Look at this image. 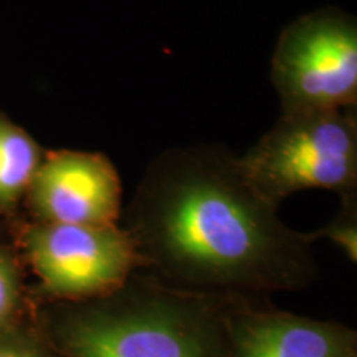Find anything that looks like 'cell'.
I'll use <instances>...</instances> for the list:
<instances>
[{"label":"cell","mask_w":357,"mask_h":357,"mask_svg":"<svg viewBox=\"0 0 357 357\" xmlns=\"http://www.w3.org/2000/svg\"><path fill=\"white\" fill-rule=\"evenodd\" d=\"M35 215L43 223L111 225L123 208L121 178L101 153L58 151L47 155L29 187Z\"/></svg>","instance_id":"obj_6"},{"label":"cell","mask_w":357,"mask_h":357,"mask_svg":"<svg viewBox=\"0 0 357 357\" xmlns=\"http://www.w3.org/2000/svg\"><path fill=\"white\" fill-rule=\"evenodd\" d=\"M24 248L43 291L61 301L113 293L141 268L131 236L118 223L38 222L25 230Z\"/></svg>","instance_id":"obj_5"},{"label":"cell","mask_w":357,"mask_h":357,"mask_svg":"<svg viewBox=\"0 0 357 357\" xmlns=\"http://www.w3.org/2000/svg\"><path fill=\"white\" fill-rule=\"evenodd\" d=\"M229 357H357V333L337 321L278 310L268 300H235Z\"/></svg>","instance_id":"obj_7"},{"label":"cell","mask_w":357,"mask_h":357,"mask_svg":"<svg viewBox=\"0 0 357 357\" xmlns=\"http://www.w3.org/2000/svg\"><path fill=\"white\" fill-rule=\"evenodd\" d=\"M281 114L328 113L357 105V24L328 7L284 26L271 55Z\"/></svg>","instance_id":"obj_4"},{"label":"cell","mask_w":357,"mask_h":357,"mask_svg":"<svg viewBox=\"0 0 357 357\" xmlns=\"http://www.w3.org/2000/svg\"><path fill=\"white\" fill-rule=\"evenodd\" d=\"M20 301V278L15 263L0 250V333L6 331Z\"/></svg>","instance_id":"obj_10"},{"label":"cell","mask_w":357,"mask_h":357,"mask_svg":"<svg viewBox=\"0 0 357 357\" xmlns=\"http://www.w3.org/2000/svg\"><path fill=\"white\" fill-rule=\"evenodd\" d=\"M234 301L182 291L137 270L113 293L65 301L52 342L60 357H229Z\"/></svg>","instance_id":"obj_2"},{"label":"cell","mask_w":357,"mask_h":357,"mask_svg":"<svg viewBox=\"0 0 357 357\" xmlns=\"http://www.w3.org/2000/svg\"><path fill=\"white\" fill-rule=\"evenodd\" d=\"M42 154L24 129L0 118V207L8 208L29 192Z\"/></svg>","instance_id":"obj_8"},{"label":"cell","mask_w":357,"mask_h":357,"mask_svg":"<svg viewBox=\"0 0 357 357\" xmlns=\"http://www.w3.org/2000/svg\"><path fill=\"white\" fill-rule=\"evenodd\" d=\"M341 208L328 225L323 229L311 231V242L328 240L342 250L351 263L357 261V192L356 194L342 195Z\"/></svg>","instance_id":"obj_9"},{"label":"cell","mask_w":357,"mask_h":357,"mask_svg":"<svg viewBox=\"0 0 357 357\" xmlns=\"http://www.w3.org/2000/svg\"><path fill=\"white\" fill-rule=\"evenodd\" d=\"M55 352L45 349L37 339L17 333H0V357H53ZM60 356V354H58Z\"/></svg>","instance_id":"obj_11"},{"label":"cell","mask_w":357,"mask_h":357,"mask_svg":"<svg viewBox=\"0 0 357 357\" xmlns=\"http://www.w3.org/2000/svg\"><path fill=\"white\" fill-rule=\"evenodd\" d=\"M243 176L258 194L280 204L307 189L357 192L356 108L281 114L260 141L238 155Z\"/></svg>","instance_id":"obj_3"},{"label":"cell","mask_w":357,"mask_h":357,"mask_svg":"<svg viewBox=\"0 0 357 357\" xmlns=\"http://www.w3.org/2000/svg\"><path fill=\"white\" fill-rule=\"evenodd\" d=\"M124 230L141 271L182 291L270 300L318 276L310 235L281 220L220 146L159 154L134 192Z\"/></svg>","instance_id":"obj_1"}]
</instances>
